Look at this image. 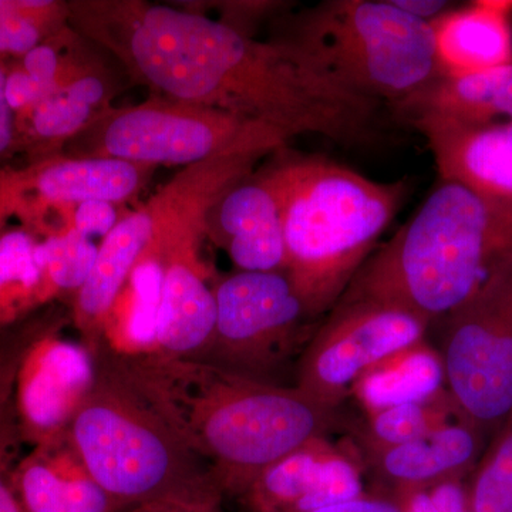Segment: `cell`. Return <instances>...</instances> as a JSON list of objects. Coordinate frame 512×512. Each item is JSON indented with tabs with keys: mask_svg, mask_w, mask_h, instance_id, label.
<instances>
[{
	"mask_svg": "<svg viewBox=\"0 0 512 512\" xmlns=\"http://www.w3.org/2000/svg\"><path fill=\"white\" fill-rule=\"evenodd\" d=\"M69 20L156 96L247 117L289 137L363 144L380 101L333 79L298 49L222 20L141 0L70 2Z\"/></svg>",
	"mask_w": 512,
	"mask_h": 512,
	"instance_id": "6da1fadb",
	"label": "cell"
},
{
	"mask_svg": "<svg viewBox=\"0 0 512 512\" xmlns=\"http://www.w3.org/2000/svg\"><path fill=\"white\" fill-rule=\"evenodd\" d=\"M119 352V350H117ZM120 353L128 372L225 497H242L262 471L328 437L336 410L284 387L205 360Z\"/></svg>",
	"mask_w": 512,
	"mask_h": 512,
	"instance_id": "7a4b0ae2",
	"label": "cell"
},
{
	"mask_svg": "<svg viewBox=\"0 0 512 512\" xmlns=\"http://www.w3.org/2000/svg\"><path fill=\"white\" fill-rule=\"evenodd\" d=\"M511 255L512 217L463 185L441 181L412 220L370 255L340 301L397 306L431 325Z\"/></svg>",
	"mask_w": 512,
	"mask_h": 512,
	"instance_id": "3957f363",
	"label": "cell"
},
{
	"mask_svg": "<svg viewBox=\"0 0 512 512\" xmlns=\"http://www.w3.org/2000/svg\"><path fill=\"white\" fill-rule=\"evenodd\" d=\"M284 222L286 275L309 316L332 311L376 251L406 197L403 183H377L319 156L269 165Z\"/></svg>",
	"mask_w": 512,
	"mask_h": 512,
	"instance_id": "277c9868",
	"label": "cell"
},
{
	"mask_svg": "<svg viewBox=\"0 0 512 512\" xmlns=\"http://www.w3.org/2000/svg\"><path fill=\"white\" fill-rule=\"evenodd\" d=\"M89 352L92 383L67 437L94 481L124 511L168 498L221 494L204 461L164 419L120 353L104 339Z\"/></svg>",
	"mask_w": 512,
	"mask_h": 512,
	"instance_id": "5b68a950",
	"label": "cell"
},
{
	"mask_svg": "<svg viewBox=\"0 0 512 512\" xmlns=\"http://www.w3.org/2000/svg\"><path fill=\"white\" fill-rule=\"evenodd\" d=\"M275 40L349 89L393 107L440 76L430 23L392 0H326L286 16Z\"/></svg>",
	"mask_w": 512,
	"mask_h": 512,
	"instance_id": "8992f818",
	"label": "cell"
},
{
	"mask_svg": "<svg viewBox=\"0 0 512 512\" xmlns=\"http://www.w3.org/2000/svg\"><path fill=\"white\" fill-rule=\"evenodd\" d=\"M289 140L278 128L247 117L154 96L133 107H107L69 143L72 157L119 158L157 168L237 154L266 156Z\"/></svg>",
	"mask_w": 512,
	"mask_h": 512,
	"instance_id": "52a82bcc",
	"label": "cell"
},
{
	"mask_svg": "<svg viewBox=\"0 0 512 512\" xmlns=\"http://www.w3.org/2000/svg\"><path fill=\"white\" fill-rule=\"evenodd\" d=\"M444 322L448 393L467 420L495 433L512 412V255Z\"/></svg>",
	"mask_w": 512,
	"mask_h": 512,
	"instance_id": "ba28073f",
	"label": "cell"
},
{
	"mask_svg": "<svg viewBox=\"0 0 512 512\" xmlns=\"http://www.w3.org/2000/svg\"><path fill=\"white\" fill-rule=\"evenodd\" d=\"M214 295V336L198 360L262 379L306 339L312 318L286 272L238 271Z\"/></svg>",
	"mask_w": 512,
	"mask_h": 512,
	"instance_id": "9c48e42d",
	"label": "cell"
},
{
	"mask_svg": "<svg viewBox=\"0 0 512 512\" xmlns=\"http://www.w3.org/2000/svg\"><path fill=\"white\" fill-rule=\"evenodd\" d=\"M429 326L397 306L340 301L303 353L296 387L336 410L370 367L424 340Z\"/></svg>",
	"mask_w": 512,
	"mask_h": 512,
	"instance_id": "30bf717a",
	"label": "cell"
},
{
	"mask_svg": "<svg viewBox=\"0 0 512 512\" xmlns=\"http://www.w3.org/2000/svg\"><path fill=\"white\" fill-rule=\"evenodd\" d=\"M207 218L187 222L147 252L161 265L156 338L150 352L200 359L217 323L214 288L200 245Z\"/></svg>",
	"mask_w": 512,
	"mask_h": 512,
	"instance_id": "8fae6325",
	"label": "cell"
},
{
	"mask_svg": "<svg viewBox=\"0 0 512 512\" xmlns=\"http://www.w3.org/2000/svg\"><path fill=\"white\" fill-rule=\"evenodd\" d=\"M93 377L89 350L57 338L47 328L32 343L15 383V407L23 441L46 446L67 436L70 421Z\"/></svg>",
	"mask_w": 512,
	"mask_h": 512,
	"instance_id": "7c38bea8",
	"label": "cell"
},
{
	"mask_svg": "<svg viewBox=\"0 0 512 512\" xmlns=\"http://www.w3.org/2000/svg\"><path fill=\"white\" fill-rule=\"evenodd\" d=\"M366 493L359 460L319 437L262 471L239 501L249 512H312Z\"/></svg>",
	"mask_w": 512,
	"mask_h": 512,
	"instance_id": "4fadbf2b",
	"label": "cell"
},
{
	"mask_svg": "<svg viewBox=\"0 0 512 512\" xmlns=\"http://www.w3.org/2000/svg\"><path fill=\"white\" fill-rule=\"evenodd\" d=\"M205 234L242 272H285L281 198L269 167L231 185L208 212Z\"/></svg>",
	"mask_w": 512,
	"mask_h": 512,
	"instance_id": "5bb4252c",
	"label": "cell"
},
{
	"mask_svg": "<svg viewBox=\"0 0 512 512\" xmlns=\"http://www.w3.org/2000/svg\"><path fill=\"white\" fill-rule=\"evenodd\" d=\"M406 121L426 138L441 181L463 185L512 217V123L470 126L431 116Z\"/></svg>",
	"mask_w": 512,
	"mask_h": 512,
	"instance_id": "9a60e30c",
	"label": "cell"
},
{
	"mask_svg": "<svg viewBox=\"0 0 512 512\" xmlns=\"http://www.w3.org/2000/svg\"><path fill=\"white\" fill-rule=\"evenodd\" d=\"M480 427L460 416L400 446L366 450L367 461L383 485L380 493L417 490L451 480H467L485 446Z\"/></svg>",
	"mask_w": 512,
	"mask_h": 512,
	"instance_id": "2e32d148",
	"label": "cell"
},
{
	"mask_svg": "<svg viewBox=\"0 0 512 512\" xmlns=\"http://www.w3.org/2000/svg\"><path fill=\"white\" fill-rule=\"evenodd\" d=\"M156 167L119 158L47 157L26 168L28 198L36 204L22 212L32 214L36 208L59 210L87 201L120 204L143 190Z\"/></svg>",
	"mask_w": 512,
	"mask_h": 512,
	"instance_id": "e0dca14e",
	"label": "cell"
},
{
	"mask_svg": "<svg viewBox=\"0 0 512 512\" xmlns=\"http://www.w3.org/2000/svg\"><path fill=\"white\" fill-rule=\"evenodd\" d=\"M430 26L440 76H468L512 64V0L450 8Z\"/></svg>",
	"mask_w": 512,
	"mask_h": 512,
	"instance_id": "ac0fdd59",
	"label": "cell"
},
{
	"mask_svg": "<svg viewBox=\"0 0 512 512\" xmlns=\"http://www.w3.org/2000/svg\"><path fill=\"white\" fill-rule=\"evenodd\" d=\"M13 487L25 512H123L90 476L69 437L20 458Z\"/></svg>",
	"mask_w": 512,
	"mask_h": 512,
	"instance_id": "d6986e66",
	"label": "cell"
},
{
	"mask_svg": "<svg viewBox=\"0 0 512 512\" xmlns=\"http://www.w3.org/2000/svg\"><path fill=\"white\" fill-rule=\"evenodd\" d=\"M394 109L404 120L431 116L470 126L512 123V64L468 76H439Z\"/></svg>",
	"mask_w": 512,
	"mask_h": 512,
	"instance_id": "ffe728a7",
	"label": "cell"
},
{
	"mask_svg": "<svg viewBox=\"0 0 512 512\" xmlns=\"http://www.w3.org/2000/svg\"><path fill=\"white\" fill-rule=\"evenodd\" d=\"M446 390L440 353L421 340L370 367L350 396L370 414L399 404L424 402Z\"/></svg>",
	"mask_w": 512,
	"mask_h": 512,
	"instance_id": "44dd1931",
	"label": "cell"
},
{
	"mask_svg": "<svg viewBox=\"0 0 512 512\" xmlns=\"http://www.w3.org/2000/svg\"><path fill=\"white\" fill-rule=\"evenodd\" d=\"M37 244L26 229L0 235V329L16 325L55 298L37 259Z\"/></svg>",
	"mask_w": 512,
	"mask_h": 512,
	"instance_id": "7402d4cb",
	"label": "cell"
},
{
	"mask_svg": "<svg viewBox=\"0 0 512 512\" xmlns=\"http://www.w3.org/2000/svg\"><path fill=\"white\" fill-rule=\"evenodd\" d=\"M366 416L363 446L365 450H379L429 436L463 414L446 390L424 402L399 404Z\"/></svg>",
	"mask_w": 512,
	"mask_h": 512,
	"instance_id": "603a6c76",
	"label": "cell"
},
{
	"mask_svg": "<svg viewBox=\"0 0 512 512\" xmlns=\"http://www.w3.org/2000/svg\"><path fill=\"white\" fill-rule=\"evenodd\" d=\"M466 490L473 512H512V412L485 446Z\"/></svg>",
	"mask_w": 512,
	"mask_h": 512,
	"instance_id": "cb8c5ba5",
	"label": "cell"
},
{
	"mask_svg": "<svg viewBox=\"0 0 512 512\" xmlns=\"http://www.w3.org/2000/svg\"><path fill=\"white\" fill-rule=\"evenodd\" d=\"M97 114L93 107L59 89L15 117V144L22 137L29 146H59L73 140Z\"/></svg>",
	"mask_w": 512,
	"mask_h": 512,
	"instance_id": "d4e9b609",
	"label": "cell"
},
{
	"mask_svg": "<svg viewBox=\"0 0 512 512\" xmlns=\"http://www.w3.org/2000/svg\"><path fill=\"white\" fill-rule=\"evenodd\" d=\"M36 254L56 298L60 293H77L83 288L96 264L99 247L74 229L62 228L39 242Z\"/></svg>",
	"mask_w": 512,
	"mask_h": 512,
	"instance_id": "484cf974",
	"label": "cell"
},
{
	"mask_svg": "<svg viewBox=\"0 0 512 512\" xmlns=\"http://www.w3.org/2000/svg\"><path fill=\"white\" fill-rule=\"evenodd\" d=\"M22 443L13 394L12 399L0 407V512H25L13 487V473L22 458L19 457Z\"/></svg>",
	"mask_w": 512,
	"mask_h": 512,
	"instance_id": "4316f807",
	"label": "cell"
},
{
	"mask_svg": "<svg viewBox=\"0 0 512 512\" xmlns=\"http://www.w3.org/2000/svg\"><path fill=\"white\" fill-rule=\"evenodd\" d=\"M383 494L392 498L402 512H473L468 503L466 480Z\"/></svg>",
	"mask_w": 512,
	"mask_h": 512,
	"instance_id": "83f0119b",
	"label": "cell"
},
{
	"mask_svg": "<svg viewBox=\"0 0 512 512\" xmlns=\"http://www.w3.org/2000/svg\"><path fill=\"white\" fill-rule=\"evenodd\" d=\"M10 328L0 329V407L15 394L20 362L30 343L47 329L42 326L20 330H10Z\"/></svg>",
	"mask_w": 512,
	"mask_h": 512,
	"instance_id": "f1b7e54d",
	"label": "cell"
},
{
	"mask_svg": "<svg viewBox=\"0 0 512 512\" xmlns=\"http://www.w3.org/2000/svg\"><path fill=\"white\" fill-rule=\"evenodd\" d=\"M117 204L104 201H87L74 205L70 220L63 228L74 229L84 237H107L121 218Z\"/></svg>",
	"mask_w": 512,
	"mask_h": 512,
	"instance_id": "f546056e",
	"label": "cell"
},
{
	"mask_svg": "<svg viewBox=\"0 0 512 512\" xmlns=\"http://www.w3.org/2000/svg\"><path fill=\"white\" fill-rule=\"evenodd\" d=\"M29 185L26 168L0 170V235L13 215L20 214L28 200Z\"/></svg>",
	"mask_w": 512,
	"mask_h": 512,
	"instance_id": "4dcf8cb0",
	"label": "cell"
},
{
	"mask_svg": "<svg viewBox=\"0 0 512 512\" xmlns=\"http://www.w3.org/2000/svg\"><path fill=\"white\" fill-rule=\"evenodd\" d=\"M221 494L204 495V497L168 498V500L151 501L136 505L123 512H225L222 508Z\"/></svg>",
	"mask_w": 512,
	"mask_h": 512,
	"instance_id": "1f68e13d",
	"label": "cell"
},
{
	"mask_svg": "<svg viewBox=\"0 0 512 512\" xmlns=\"http://www.w3.org/2000/svg\"><path fill=\"white\" fill-rule=\"evenodd\" d=\"M312 512H402L392 498L380 491H367L362 497L353 498L345 503L330 505Z\"/></svg>",
	"mask_w": 512,
	"mask_h": 512,
	"instance_id": "d6a6232c",
	"label": "cell"
},
{
	"mask_svg": "<svg viewBox=\"0 0 512 512\" xmlns=\"http://www.w3.org/2000/svg\"><path fill=\"white\" fill-rule=\"evenodd\" d=\"M8 67L6 60L0 59V156L9 151L16 141L15 113L10 110L5 96Z\"/></svg>",
	"mask_w": 512,
	"mask_h": 512,
	"instance_id": "836d02e7",
	"label": "cell"
},
{
	"mask_svg": "<svg viewBox=\"0 0 512 512\" xmlns=\"http://www.w3.org/2000/svg\"><path fill=\"white\" fill-rule=\"evenodd\" d=\"M393 5L400 10H403L407 15L413 18L424 20V22H433L434 19L439 18L444 12L450 9V3L436 2V0H392Z\"/></svg>",
	"mask_w": 512,
	"mask_h": 512,
	"instance_id": "e575fe53",
	"label": "cell"
}]
</instances>
